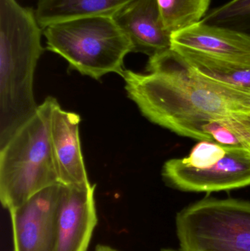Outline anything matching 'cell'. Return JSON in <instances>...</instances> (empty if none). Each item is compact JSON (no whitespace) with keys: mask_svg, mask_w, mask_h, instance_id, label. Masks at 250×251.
Here are the masks:
<instances>
[{"mask_svg":"<svg viewBox=\"0 0 250 251\" xmlns=\"http://www.w3.org/2000/svg\"><path fill=\"white\" fill-rule=\"evenodd\" d=\"M94 251H119L111 246H107V245H98L95 247Z\"/></svg>","mask_w":250,"mask_h":251,"instance_id":"cell-18","label":"cell"},{"mask_svg":"<svg viewBox=\"0 0 250 251\" xmlns=\"http://www.w3.org/2000/svg\"><path fill=\"white\" fill-rule=\"evenodd\" d=\"M227 146H223L214 142H200L192 149L190 154L180 159L186 166L202 169L214 165L223 159L227 151Z\"/></svg>","mask_w":250,"mask_h":251,"instance_id":"cell-17","label":"cell"},{"mask_svg":"<svg viewBox=\"0 0 250 251\" xmlns=\"http://www.w3.org/2000/svg\"><path fill=\"white\" fill-rule=\"evenodd\" d=\"M196 132L201 140L250 149V112L214 116L200 122Z\"/></svg>","mask_w":250,"mask_h":251,"instance_id":"cell-14","label":"cell"},{"mask_svg":"<svg viewBox=\"0 0 250 251\" xmlns=\"http://www.w3.org/2000/svg\"><path fill=\"white\" fill-rule=\"evenodd\" d=\"M132 0H38L35 16L42 29L84 18L113 17Z\"/></svg>","mask_w":250,"mask_h":251,"instance_id":"cell-12","label":"cell"},{"mask_svg":"<svg viewBox=\"0 0 250 251\" xmlns=\"http://www.w3.org/2000/svg\"><path fill=\"white\" fill-rule=\"evenodd\" d=\"M161 251H183L182 249H164Z\"/></svg>","mask_w":250,"mask_h":251,"instance_id":"cell-19","label":"cell"},{"mask_svg":"<svg viewBox=\"0 0 250 251\" xmlns=\"http://www.w3.org/2000/svg\"><path fill=\"white\" fill-rule=\"evenodd\" d=\"M42 34L35 10L0 0V147L38 109L33 80Z\"/></svg>","mask_w":250,"mask_h":251,"instance_id":"cell-2","label":"cell"},{"mask_svg":"<svg viewBox=\"0 0 250 251\" xmlns=\"http://www.w3.org/2000/svg\"><path fill=\"white\" fill-rule=\"evenodd\" d=\"M63 184L41 190L8 210L13 251H55L57 215Z\"/></svg>","mask_w":250,"mask_h":251,"instance_id":"cell-7","label":"cell"},{"mask_svg":"<svg viewBox=\"0 0 250 251\" xmlns=\"http://www.w3.org/2000/svg\"><path fill=\"white\" fill-rule=\"evenodd\" d=\"M80 121L79 115L63 110L56 101L51 113L50 140L59 182L63 185L90 182L81 149Z\"/></svg>","mask_w":250,"mask_h":251,"instance_id":"cell-10","label":"cell"},{"mask_svg":"<svg viewBox=\"0 0 250 251\" xmlns=\"http://www.w3.org/2000/svg\"><path fill=\"white\" fill-rule=\"evenodd\" d=\"M201 22L234 29L250 37V0H230L210 10Z\"/></svg>","mask_w":250,"mask_h":251,"instance_id":"cell-16","label":"cell"},{"mask_svg":"<svg viewBox=\"0 0 250 251\" xmlns=\"http://www.w3.org/2000/svg\"><path fill=\"white\" fill-rule=\"evenodd\" d=\"M147 71L125 69L128 97L148 120L176 134L214 116L250 112V94L201 76L172 48L150 57Z\"/></svg>","mask_w":250,"mask_h":251,"instance_id":"cell-1","label":"cell"},{"mask_svg":"<svg viewBox=\"0 0 250 251\" xmlns=\"http://www.w3.org/2000/svg\"><path fill=\"white\" fill-rule=\"evenodd\" d=\"M176 224L183 251H250V202L204 199L181 211Z\"/></svg>","mask_w":250,"mask_h":251,"instance_id":"cell-5","label":"cell"},{"mask_svg":"<svg viewBox=\"0 0 250 251\" xmlns=\"http://www.w3.org/2000/svg\"><path fill=\"white\" fill-rule=\"evenodd\" d=\"M95 184L63 185L57 215L55 251H87L98 224Z\"/></svg>","mask_w":250,"mask_h":251,"instance_id":"cell-8","label":"cell"},{"mask_svg":"<svg viewBox=\"0 0 250 251\" xmlns=\"http://www.w3.org/2000/svg\"><path fill=\"white\" fill-rule=\"evenodd\" d=\"M57 100L48 97L0 148V201L10 210L60 184L51 151L50 124Z\"/></svg>","mask_w":250,"mask_h":251,"instance_id":"cell-3","label":"cell"},{"mask_svg":"<svg viewBox=\"0 0 250 251\" xmlns=\"http://www.w3.org/2000/svg\"><path fill=\"white\" fill-rule=\"evenodd\" d=\"M164 27L173 34L202 21L208 13L211 0H157Z\"/></svg>","mask_w":250,"mask_h":251,"instance_id":"cell-15","label":"cell"},{"mask_svg":"<svg viewBox=\"0 0 250 251\" xmlns=\"http://www.w3.org/2000/svg\"><path fill=\"white\" fill-rule=\"evenodd\" d=\"M132 45V52L151 57L172 48L157 0H132L113 16Z\"/></svg>","mask_w":250,"mask_h":251,"instance_id":"cell-9","label":"cell"},{"mask_svg":"<svg viewBox=\"0 0 250 251\" xmlns=\"http://www.w3.org/2000/svg\"><path fill=\"white\" fill-rule=\"evenodd\" d=\"M172 47H182L250 66V37L201 22L172 35Z\"/></svg>","mask_w":250,"mask_h":251,"instance_id":"cell-11","label":"cell"},{"mask_svg":"<svg viewBox=\"0 0 250 251\" xmlns=\"http://www.w3.org/2000/svg\"><path fill=\"white\" fill-rule=\"evenodd\" d=\"M199 75L225 86L250 94V66L182 47H172Z\"/></svg>","mask_w":250,"mask_h":251,"instance_id":"cell-13","label":"cell"},{"mask_svg":"<svg viewBox=\"0 0 250 251\" xmlns=\"http://www.w3.org/2000/svg\"><path fill=\"white\" fill-rule=\"evenodd\" d=\"M162 176L172 187L187 192L224 191L250 186V149L228 146L223 159L202 169L170 159Z\"/></svg>","mask_w":250,"mask_h":251,"instance_id":"cell-6","label":"cell"},{"mask_svg":"<svg viewBox=\"0 0 250 251\" xmlns=\"http://www.w3.org/2000/svg\"><path fill=\"white\" fill-rule=\"evenodd\" d=\"M43 30L48 51L63 57L71 70L95 79L110 73L121 76L125 57L132 52L130 40L113 17L75 19Z\"/></svg>","mask_w":250,"mask_h":251,"instance_id":"cell-4","label":"cell"}]
</instances>
